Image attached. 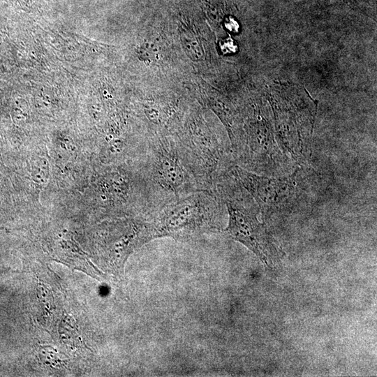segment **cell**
Here are the masks:
<instances>
[{
	"label": "cell",
	"mask_w": 377,
	"mask_h": 377,
	"mask_svg": "<svg viewBox=\"0 0 377 377\" xmlns=\"http://www.w3.org/2000/svg\"><path fill=\"white\" fill-rule=\"evenodd\" d=\"M239 111L228 131L231 152L238 166L254 173L283 177L288 173V157L276 140L272 114L267 99L260 100L251 112Z\"/></svg>",
	"instance_id": "obj_1"
},
{
	"label": "cell",
	"mask_w": 377,
	"mask_h": 377,
	"mask_svg": "<svg viewBox=\"0 0 377 377\" xmlns=\"http://www.w3.org/2000/svg\"><path fill=\"white\" fill-rule=\"evenodd\" d=\"M274 135L281 151L300 166L311 157L317 101L295 86H275L267 91Z\"/></svg>",
	"instance_id": "obj_2"
},
{
	"label": "cell",
	"mask_w": 377,
	"mask_h": 377,
	"mask_svg": "<svg viewBox=\"0 0 377 377\" xmlns=\"http://www.w3.org/2000/svg\"><path fill=\"white\" fill-rule=\"evenodd\" d=\"M132 163L145 184L153 212L200 190L179 156L173 138L166 135L148 138L145 149Z\"/></svg>",
	"instance_id": "obj_3"
},
{
	"label": "cell",
	"mask_w": 377,
	"mask_h": 377,
	"mask_svg": "<svg viewBox=\"0 0 377 377\" xmlns=\"http://www.w3.org/2000/svg\"><path fill=\"white\" fill-rule=\"evenodd\" d=\"M226 212L216 190H198L163 205L147 219L153 239H187L223 229Z\"/></svg>",
	"instance_id": "obj_4"
},
{
	"label": "cell",
	"mask_w": 377,
	"mask_h": 377,
	"mask_svg": "<svg viewBox=\"0 0 377 377\" xmlns=\"http://www.w3.org/2000/svg\"><path fill=\"white\" fill-rule=\"evenodd\" d=\"M215 190L223 200L228 215L224 231L265 263L268 265L278 260L281 251L259 221L258 205L231 170L219 179Z\"/></svg>",
	"instance_id": "obj_5"
},
{
	"label": "cell",
	"mask_w": 377,
	"mask_h": 377,
	"mask_svg": "<svg viewBox=\"0 0 377 377\" xmlns=\"http://www.w3.org/2000/svg\"><path fill=\"white\" fill-rule=\"evenodd\" d=\"M172 138L200 190H215L219 179L235 165L230 144L194 119Z\"/></svg>",
	"instance_id": "obj_6"
},
{
	"label": "cell",
	"mask_w": 377,
	"mask_h": 377,
	"mask_svg": "<svg viewBox=\"0 0 377 377\" xmlns=\"http://www.w3.org/2000/svg\"><path fill=\"white\" fill-rule=\"evenodd\" d=\"M231 170L253 197L264 216L292 210L302 194L298 169L291 175L280 177L258 175L236 164Z\"/></svg>",
	"instance_id": "obj_7"
},
{
	"label": "cell",
	"mask_w": 377,
	"mask_h": 377,
	"mask_svg": "<svg viewBox=\"0 0 377 377\" xmlns=\"http://www.w3.org/2000/svg\"><path fill=\"white\" fill-rule=\"evenodd\" d=\"M50 173V164L45 157L36 156L31 158V177L37 185H45L48 182Z\"/></svg>",
	"instance_id": "obj_8"
},
{
	"label": "cell",
	"mask_w": 377,
	"mask_h": 377,
	"mask_svg": "<svg viewBox=\"0 0 377 377\" xmlns=\"http://www.w3.org/2000/svg\"><path fill=\"white\" fill-rule=\"evenodd\" d=\"M182 43L188 54L195 59H200L203 54L202 48L195 36L182 32Z\"/></svg>",
	"instance_id": "obj_9"
},
{
	"label": "cell",
	"mask_w": 377,
	"mask_h": 377,
	"mask_svg": "<svg viewBox=\"0 0 377 377\" xmlns=\"http://www.w3.org/2000/svg\"><path fill=\"white\" fill-rule=\"evenodd\" d=\"M14 117L18 120L21 121L22 119H26L27 116V109L25 105H20L17 104V105L14 108Z\"/></svg>",
	"instance_id": "obj_10"
}]
</instances>
